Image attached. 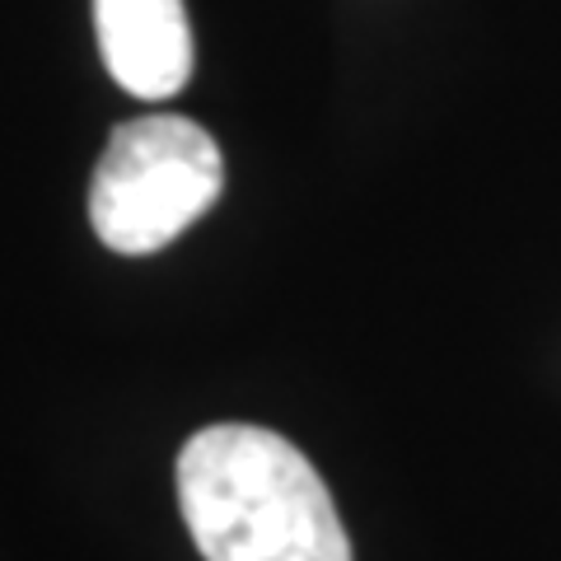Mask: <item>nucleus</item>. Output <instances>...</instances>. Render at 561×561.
Masks as SVG:
<instances>
[{
  "label": "nucleus",
  "mask_w": 561,
  "mask_h": 561,
  "mask_svg": "<svg viewBox=\"0 0 561 561\" xmlns=\"http://www.w3.org/2000/svg\"><path fill=\"white\" fill-rule=\"evenodd\" d=\"M220 146L179 113L113 127L90 183L94 234L122 257H150L197 225L220 197Z\"/></svg>",
  "instance_id": "f03ea898"
},
{
  "label": "nucleus",
  "mask_w": 561,
  "mask_h": 561,
  "mask_svg": "<svg viewBox=\"0 0 561 561\" xmlns=\"http://www.w3.org/2000/svg\"><path fill=\"white\" fill-rule=\"evenodd\" d=\"M108 76L127 94L164 103L192 76V28L183 0H94Z\"/></svg>",
  "instance_id": "7ed1b4c3"
},
{
  "label": "nucleus",
  "mask_w": 561,
  "mask_h": 561,
  "mask_svg": "<svg viewBox=\"0 0 561 561\" xmlns=\"http://www.w3.org/2000/svg\"><path fill=\"white\" fill-rule=\"evenodd\" d=\"M179 505L206 561H351L323 478L276 431H197L179 454Z\"/></svg>",
  "instance_id": "f257e3e1"
}]
</instances>
